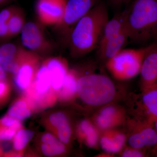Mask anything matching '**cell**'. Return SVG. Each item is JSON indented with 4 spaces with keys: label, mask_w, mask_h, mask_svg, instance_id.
<instances>
[{
    "label": "cell",
    "mask_w": 157,
    "mask_h": 157,
    "mask_svg": "<svg viewBox=\"0 0 157 157\" xmlns=\"http://www.w3.org/2000/svg\"><path fill=\"white\" fill-rule=\"evenodd\" d=\"M109 19L107 6L103 1L82 17L73 27L67 42L71 55L80 57L96 49Z\"/></svg>",
    "instance_id": "6da1fadb"
},
{
    "label": "cell",
    "mask_w": 157,
    "mask_h": 157,
    "mask_svg": "<svg viewBox=\"0 0 157 157\" xmlns=\"http://www.w3.org/2000/svg\"><path fill=\"white\" fill-rule=\"evenodd\" d=\"M126 9L129 42L148 46L157 42V0H133Z\"/></svg>",
    "instance_id": "7a4b0ae2"
},
{
    "label": "cell",
    "mask_w": 157,
    "mask_h": 157,
    "mask_svg": "<svg viewBox=\"0 0 157 157\" xmlns=\"http://www.w3.org/2000/svg\"><path fill=\"white\" fill-rule=\"evenodd\" d=\"M77 95L87 106L99 108L114 102L117 91L115 83L108 76L90 73L78 76Z\"/></svg>",
    "instance_id": "3957f363"
},
{
    "label": "cell",
    "mask_w": 157,
    "mask_h": 157,
    "mask_svg": "<svg viewBox=\"0 0 157 157\" xmlns=\"http://www.w3.org/2000/svg\"><path fill=\"white\" fill-rule=\"evenodd\" d=\"M150 45L138 48L121 49L105 63L108 72L118 81L135 78L140 74L144 59Z\"/></svg>",
    "instance_id": "277c9868"
},
{
    "label": "cell",
    "mask_w": 157,
    "mask_h": 157,
    "mask_svg": "<svg viewBox=\"0 0 157 157\" xmlns=\"http://www.w3.org/2000/svg\"><path fill=\"white\" fill-rule=\"evenodd\" d=\"M127 142L128 145L146 150L157 145V133L153 124L146 121L135 118L127 120Z\"/></svg>",
    "instance_id": "5b68a950"
},
{
    "label": "cell",
    "mask_w": 157,
    "mask_h": 157,
    "mask_svg": "<svg viewBox=\"0 0 157 157\" xmlns=\"http://www.w3.org/2000/svg\"><path fill=\"white\" fill-rule=\"evenodd\" d=\"M39 55L21 48L17 62L18 69L14 74V82L20 90H26L33 83L39 68Z\"/></svg>",
    "instance_id": "8992f818"
},
{
    "label": "cell",
    "mask_w": 157,
    "mask_h": 157,
    "mask_svg": "<svg viewBox=\"0 0 157 157\" xmlns=\"http://www.w3.org/2000/svg\"><path fill=\"white\" fill-rule=\"evenodd\" d=\"M102 0H67L64 15L60 27L65 41L67 42L71 30L82 17Z\"/></svg>",
    "instance_id": "52a82bcc"
},
{
    "label": "cell",
    "mask_w": 157,
    "mask_h": 157,
    "mask_svg": "<svg viewBox=\"0 0 157 157\" xmlns=\"http://www.w3.org/2000/svg\"><path fill=\"white\" fill-rule=\"evenodd\" d=\"M126 110L114 102L98 108L91 120L100 132L119 128L125 124Z\"/></svg>",
    "instance_id": "ba28073f"
},
{
    "label": "cell",
    "mask_w": 157,
    "mask_h": 157,
    "mask_svg": "<svg viewBox=\"0 0 157 157\" xmlns=\"http://www.w3.org/2000/svg\"><path fill=\"white\" fill-rule=\"evenodd\" d=\"M20 34L22 45L28 50L39 55L40 54L49 53L53 50L52 44L36 23L26 22Z\"/></svg>",
    "instance_id": "9c48e42d"
},
{
    "label": "cell",
    "mask_w": 157,
    "mask_h": 157,
    "mask_svg": "<svg viewBox=\"0 0 157 157\" xmlns=\"http://www.w3.org/2000/svg\"><path fill=\"white\" fill-rule=\"evenodd\" d=\"M67 0H37L36 12L42 25L58 26L63 21Z\"/></svg>",
    "instance_id": "30bf717a"
},
{
    "label": "cell",
    "mask_w": 157,
    "mask_h": 157,
    "mask_svg": "<svg viewBox=\"0 0 157 157\" xmlns=\"http://www.w3.org/2000/svg\"><path fill=\"white\" fill-rule=\"evenodd\" d=\"M139 75L141 90L157 83V42L150 46L144 59Z\"/></svg>",
    "instance_id": "8fae6325"
},
{
    "label": "cell",
    "mask_w": 157,
    "mask_h": 157,
    "mask_svg": "<svg viewBox=\"0 0 157 157\" xmlns=\"http://www.w3.org/2000/svg\"><path fill=\"white\" fill-rule=\"evenodd\" d=\"M126 133L117 128L101 132L99 145L108 154H118L125 145Z\"/></svg>",
    "instance_id": "7c38bea8"
},
{
    "label": "cell",
    "mask_w": 157,
    "mask_h": 157,
    "mask_svg": "<svg viewBox=\"0 0 157 157\" xmlns=\"http://www.w3.org/2000/svg\"><path fill=\"white\" fill-rule=\"evenodd\" d=\"M45 62L50 75L52 88L55 90H60L69 70L67 61L63 58L56 57Z\"/></svg>",
    "instance_id": "4fadbf2b"
},
{
    "label": "cell",
    "mask_w": 157,
    "mask_h": 157,
    "mask_svg": "<svg viewBox=\"0 0 157 157\" xmlns=\"http://www.w3.org/2000/svg\"><path fill=\"white\" fill-rule=\"evenodd\" d=\"M101 132L93 123L91 120L83 119L78 124L77 135L78 139L91 148H98L100 146Z\"/></svg>",
    "instance_id": "5bb4252c"
},
{
    "label": "cell",
    "mask_w": 157,
    "mask_h": 157,
    "mask_svg": "<svg viewBox=\"0 0 157 157\" xmlns=\"http://www.w3.org/2000/svg\"><path fill=\"white\" fill-rule=\"evenodd\" d=\"M21 48L11 43L0 46V63L5 71L14 75L17 72V60Z\"/></svg>",
    "instance_id": "9a60e30c"
},
{
    "label": "cell",
    "mask_w": 157,
    "mask_h": 157,
    "mask_svg": "<svg viewBox=\"0 0 157 157\" xmlns=\"http://www.w3.org/2000/svg\"><path fill=\"white\" fill-rule=\"evenodd\" d=\"M31 85L35 88L37 99L44 98L52 87L50 75L47 66L44 62L39 67Z\"/></svg>",
    "instance_id": "2e32d148"
},
{
    "label": "cell",
    "mask_w": 157,
    "mask_h": 157,
    "mask_svg": "<svg viewBox=\"0 0 157 157\" xmlns=\"http://www.w3.org/2000/svg\"><path fill=\"white\" fill-rule=\"evenodd\" d=\"M78 76L76 71L68 70L61 88L59 90V98L62 101L73 100L77 95V80Z\"/></svg>",
    "instance_id": "e0dca14e"
},
{
    "label": "cell",
    "mask_w": 157,
    "mask_h": 157,
    "mask_svg": "<svg viewBox=\"0 0 157 157\" xmlns=\"http://www.w3.org/2000/svg\"><path fill=\"white\" fill-rule=\"evenodd\" d=\"M41 149L42 153L47 156L63 154L66 151L64 144L50 133H46L41 137Z\"/></svg>",
    "instance_id": "ac0fdd59"
},
{
    "label": "cell",
    "mask_w": 157,
    "mask_h": 157,
    "mask_svg": "<svg viewBox=\"0 0 157 157\" xmlns=\"http://www.w3.org/2000/svg\"><path fill=\"white\" fill-rule=\"evenodd\" d=\"M26 22L24 11L17 6L8 22L9 39L20 34Z\"/></svg>",
    "instance_id": "d6986e66"
},
{
    "label": "cell",
    "mask_w": 157,
    "mask_h": 157,
    "mask_svg": "<svg viewBox=\"0 0 157 157\" xmlns=\"http://www.w3.org/2000/svg\"><path fill=\"white\" fill-rule=\"evenodd\" d=\"M31 115L30 109L24 100H20L16 101L8 111V115L19 121L26 119Z\"/></svg>",
    "instance_id": "ffe728a7"
},
{
    "label": "cell",
    "mask_w": 157,
    "mask_h": 157,
    "mask_svg": "<svg viewBox=\"0 0 157 157\" xmlns=\"http://www.w3.org/2000/svg\"><path fill=\"white\" fill-rule=\"evenodd\" d=\"M34 132L28 129H21L14 135L13 145L17 151L23 149L33 138Z\"/></svg>",
    "instance_id": "44dd1931"
},
{
    "label": "cell",
    "mask_w": 157,
    "mask_h": 157,
    "mask_svg": "<svg viewBox=\"0 0 157 157\" xmlns=\"http://www.w3.org/2000/svg\"><path fill=\"white\" fill-rule=\"evenodd\" d=\"M13 13V9L7 7L0 11V39H9L8 22Z\"/></svg>",
    "instance_id": "7402d4cb"
},
{
    "label": "cell",
    "mask_w": 157,
    "mask_h": 157,
    "mask_svg": "<svg viewBox=\"0 0 157 157\" xmlns=\"http://www.w3.org/2000/svg\"><path fill=\"white\" fill-rule=\"evenodd\" d=\"M56 128L59 140L65 144L70 143L72 138V129L69 120L63 123Z\"/></svg>",
    "instance_id": "603a6c76"
},
{
    "label": "cell",
    "mask_w": 157,
    "mask_h": 157,
    "mask_svg": "<svg viewBox=\"0 0 157 157\" xmlns=\"http://www.w3.org/2000/svg\"><path fill=\"white\" fill-rule=\"evenodd\" d=\"M118 154L120 156L122 157H143L146 155L144 150L134 148L126 145Z\"/></svg>",
    "instance_id": "cb8c5ba5"
},
{
    "label": "cell",
    "mask_w": 157,
    "mask_h": 157,
    "mask_svg": "<svg viewBox=\"0 0 157 157\" xmlns=\"http://www.w3.org/2000/svg\"><path fill=\"white\" fill-rule=\"evenodd\" d=\"M0 125L2 126L12 128L19 130L21 124L19 120L10 116H6L0 120Z\"/></svg>",
    "instance_id": "d4e9b609"
},
{
    "label": "cell",
    "mask_w": 157,
    "mask_h": 157,
    "mask_svg": "<svg viewBox=\"0 0 157 157\" xmlns=\"http://www.w3.org/2000/svg\"><path fill=\"white\" fill-rule=\"evenodd\" d=\"M69 120L67 116L63 112H57L51 114L49 117V121L52 127L56 128L61 124Z\"/></svg>",
    "instance_id": "484cf974"
},
{
    "label": "cell",
    "mask_w": 157,
    "mask_h": 157,
    "mask_svg": "<svg viewBox=\"0 0 157 157\" xmlns=\"http://www.w3.org/2000/svg\"><path fill=\"white\" fill-rule=\"evenodd\" d=\"M17 130L12 128L2 126L0 127V140H11L16 134Z\"/></svg>",
    "instance_id": "4316f807"
},
{
    "label": "cell",
    "mask_w": 157,
    "mask_h": 157,
    "mask_svg": "<svg viewBox=\"0 0 157 157\" xmlns=\"http://www.w3.org/2000/svg\"><path fill=\"white\" fill-rule=\"evenodd\" d=\"M144 110L147 113V121L153 124L157 120V101Z\"/></svg>",
    "instance_id": "83f0119b"
},
{
    "label": "cell",
    "mask_w": 157,
    "mask_h": 157,
    "mask_svg": "<svg viewBox=\"0 0 157 157\" xmlns=\"http://www.w3.org/2000/svg\"><path fill=\"white\" fill-rule=\"evenodd\" d=\"M109 5L115 9L128 6L133 0H107Z\"/></svg>",
    "instance_id": "f1b7e54d"
},
{
    "label": "cell",
    "mask_w": 157,
    "mask_h": 157,
    "mask_svg": "<svg viewBox=\"0 0 157 157\" xmlns=\"http://www.w3.org/2000/svg\"><path fill=\"white\" fill-rule=\"evenodd\" d=\"M9 85L5 80H0V101L5 99L9 90Z\"/></svg>",
    "instance_id": "f546056e"
},
{
    "label": "cell",
    "mask_w": 157,
    "mask_h": 157,
    "mask_svg": "<svg viewBox=\"0 0 157 157\" xmlns=\"http://www.w3.org/2000/svg\"><path fill=\"white\" fill-rule=\"evenodd\" d=\"M6 71L3 69L0 63V80H5L6 78Z\"/></svg>",
    "instance_id": "4dcf8cb0"
},
{
    "label": "cell",
    "mask_w": 157,
    "mask_h": 157,
    "mask_svg": "<svg viewBox=\"0 0 157 157\" xmlns=\"http://www.w3.org/2000/svg\"><path fill=\"white\" fill-rule=\"evenodd\" d=\"M14 1V0H0V8L8 5Z\"/></svg>",
    "instance_id": "1f68e13d"
},
{
    "label": "cell",
    "mask_w": 157,
    "mask_h": 157,
    "mask_svg": "<svg viewBox=\"0 0 157 157\" xmlns=\"http://www.w3.org/2000/svg\"><path fill=\"white\" fill-rule=\"evenodd\" d=\"M154 148V149L153 151L155 155H156V156H157V145L156 146H155Z\"/></svg>",
    "instance_id": "d6a6232c"
},
{
    "label": "cell",
    "mask_w": 157,
    "mask_h": 157,
    "mask_svg": "<svg viewBox=\"0 0 157 157\" xmlns=\"http://www.w3.org/2000/svg\"></svg>",
    "instance_id": "836d02e7"
}]
</instances>
